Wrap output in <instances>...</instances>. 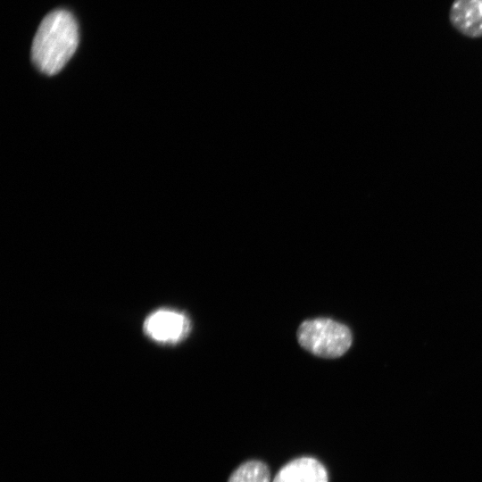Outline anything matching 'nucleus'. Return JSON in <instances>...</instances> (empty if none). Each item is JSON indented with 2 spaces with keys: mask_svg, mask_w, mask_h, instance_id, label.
Wrapping results in <instances>:
<instances>
[{
  "mask_svg": "<svg viewBox=\"0 0 482 482\" xmlns=\"http://www.w3.org/2000/svg\"><path fill=\"white\" fill-rule=\"evenodd\" d=\"M79 45V28L74 16L63 9L49 12L41 21L31 47V59L43 73L59 72Z\"/></svg>",
  "mask_w": 482,
  "mask_h": 482,
  "instance_id": "nucleus-1",
  "label": "nucleus"
},
{
  "mask_svg": "<svg viewBox=\"0 0 482 482\" xmlns=\"http://www.w3.org/2000/svg\"><path fill=\"white\" fill-rule=\"evenodd\" d=\"M299 344L322 358L342 356L352 345V333L344 324L327 318L304 320L297 330Z\"/></svg>",
  "mask_w": 482,
  "mask_h": 482,
  "instance_id": "nucleus-2",
  "label": "nucleus"
},
{
  "mask_svg": "<svg viewBox=\"0 0 482 482\" xmlns=\"http://www.w3.org/2000/svg\"><path fill=\"white\" fill-rule=\"evenodd\" d=\"M189 328V320L185 314L167 309L152 312L144 323L148 337L163 344L179 342L187 337Z\"/></svg>",
  "mask_w": 482,
  "mask_h": 482,
  "instance_id": "nucleus-3",
  "label": "nucleus"
},
{
  "mask_svg": "<svg viewBox=\"0 0 482 482\" xmlns=\"http://www.w3.org/2000/svg\"><path fill=\"white\" fill-rule=\"evenodd\" d=\"M449 21L465 37H482V0H453Z\"/></svg>",
  "mask_w": 482,
  "mask_h": 482,
  "instance_id": "nucleus-4",
  "label": "nucleus"
},
{
  "mask_svg": "<svg viewBox=\"0 0 482 482\" xmlns=\"http://www.w3.org/2000/svg\"><path fill=\"white\" fill-rule=\"evenodd\" d=\"M272 482H328V475L320 461L303 456L284 465Z\"/></svg>",
  "mask_w": 482,
  "mask_h": 482,
  "instance_id": "nucleus-5",
  "label": "nucleus"
},
{
  "mask_svg": "<svg viewBox=\"0 0 482 482\" xmlns=\"http://www.w3.org/2000/svg\"><path fill=\"white\" fill-rule=\"evenodd\" d=\"M228 482H270V472L263 461L251 460L239 465Z\"/></svg>",
  "mask_w": 482,
  "mask_h": 482,
  "instance_id": "nucleus-6",
  "label": "nucleus"
}]
</instances>
